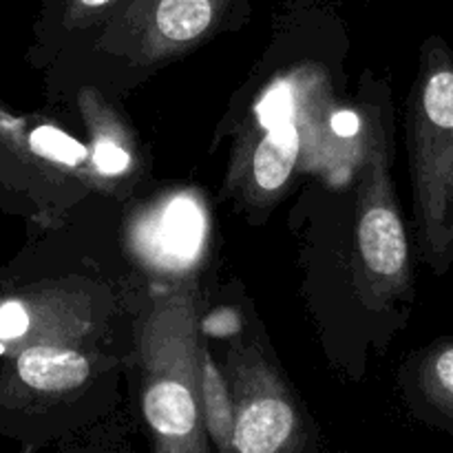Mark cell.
I'll return each mask as SVG.
<instances>
[{"mask_svg": "<svg viewBox=\"0 0 453 453\" xmlns=\"http://www.w3.org/2000/svg\"><path fill=\"white\" fill-rule=\"evenodd\" d=\"M202 407L203 425L211 432L217 449H233L234 403L230 398L228 385L224 383L206 349L202 354Z\"/></svg>", "mask_w": 453, "mask_h": 453, "instance_id": "obj_11", "label": "cell"}, {"mask_svg": "<svg viewBox=\"0 0 453 453\" xmlns=\"http://www.w3.org/2000/svg\"><path fill=\"white\" fill-rule=\"evenodd\" d=\"M206 237V219L195 199L180 195L144 219L140 248L164 268H186L195 261Z\"/></svg>", "mask_w": 453, "mask_h": 453, "instance_id": "obj_6", "label": "cell"}, {"mask_svg": "<svg viewBox=\"0 0 453 453\" xmlns=\"http://www.w3.org/2000/svg\"><path fill=\"white\" fill-rule=\"evenodd\" d=\"M418 246L434 274L453 264V51L427 40L407 115Z\"/></svg>", "mask_w": 453, "mask_h": 453, "instance_id": "obj_1", "label": "cell"}, {"mask_svg": "<svg viewBox=\"0 0 453 453\" xmlns=\"http://www.w3.org/2000/svg\"><path fill=\"white\" fill-rule=\"evenodd\" d=\"M416 389L432 418L453 432V339L425 349L416 365Z\"/></svg>", "mask_w": 453, "mask_h": 453, "instance_id": "obj_10", "label": "cell"}, {"mask_svg": "<svg viewBox=\"0 0 453 453\" xmlns=\"http://www.w3.org/2000/svg\"><path fill=\"white\" fill-rule=\"evenodd\" d=\"M29 330V312L20 301L0 305V341H16Z\"/></svg>", "mask_w": 453, "mask_h": 453, "instance_id": "obj_14", "label": "cell"}, {"mask_svg": "<svg viewBox=\"0 0 453 453\" xmlns=\"http://www.w3.org/2000/svg\"><path fill=\"white\" fill-rule=\"evenodd\" d=\"M80 104L87 115L84 119H88V127H91L93 171L100 173L104 180L122 177L133 166V150L122 122L118 119V115L111 113L109 106H102L100 97L93 96L91 91L82 93Z\"/></svg>", "mask_w": 453, "mask_h": 453, "instance_id": "obj_9", "label": "cell"}, {"mask_svg": "<svg viewBox=\"0 0 453 453\" xmlns=\"http://www.w3.org/2000/svg\"><path fill=\"white\" fill-rule=\"evenodd\" d=\"M357 248L365 277L376 290L388 295L410 290V242L379 144L372 146L363 168Z\"/></svg>", "mask_w": 453, "mask_h": 453, "instance_id": "obj_4", "label": "cell"}, {"mask_svg": "<svg viewBox=\"0 0 453 453\" xmlns=\"http://www.w3.org/2000/svg\"><path fill=\"white\" fill-rule=\"evenodd\" d=\"M301 420L295 403L265 363L234 367L233 451L279 453L299 449Z\"/></svg>", "mask_w": 453, "mask_h": 453, "instance_id": "obj_5", "label": "cell"}, {"mask_svg": "<svg viewBox=\"0 0 453 453\" xmlns=\"http://www.w3.org/2000/svg\"><path fill=\"white\" fill-rule=\"evenodd\" d=\"M332 127L339 135H354L357 133V115L352 113H341L332 119Z\"/></svg>", "mask_w": 453, "mask_h": 453, "instance_id": "obj_15", "label": "cell"}, {"mask_svg": "<svg viewBox=\"0 0 453 453\" xmlns=\"http://www.w3.org/2000/svg\"><path fill=\"white\" fill-rule=\"evenodd\" d=\"M237 0H131L106 22V38H122L124 51L142 65L190 51L219 29Z\"/></svg>", "mask_w": 453, "mask_h": 453, "instance_id": "obj_3", "label": "cell"}, {"mask_svg": "<svg viewBox=\"0 0 453 453\" xmlns=\"http://www.w3.org/2000/svg\"><path fill=\"white\" fill-rule=\"evenodd\" d=\"M131 0H62V22L66 29H88L106 25Z\"/></svg>", "mask_w": 453, "mask_h": 453, "instance_id": "obj_13", "label": "cell"}, {"mask_svg": "<svg viewBox=\"0 0 453 453\" xmlns=\"http://www.w3.org/2000/svg\"><path fill=\"white\" fill-rule=\"evenodd\" d=\"M29 146L38 157L49 159L58 166L66 168H82L84 164L91 162V150L80 144L75 137L66 135L65 131L56 127H38L29 135Z\"/></svg>", "mask_w": 453, "mask_h": 453, "instance_id": "obj_12", "label": "cell"}, {"mask_svg": "<svg viewBox=\"0 0 453 453\" xmlns=\"http://www.w3.org/2000/svg\"><path fill=\"white\" fill-rule=\"evenodd\" d=\"M18 376L27 388L42 394H65L82 388L91 376V361L65 345H31L18 354Z\"/></svg>", "mask_w": 453, "mask_h": 453, "instance_id": "obj_7", "label": "cell"}, {"mask_svg": "<svg viewBox=\"0 0 453 453\" xmlns=\"http://www.w3.org/2000/svg\"><path fill=\"white\" fill-rule=\"evenodd\" d=\"M299 159V128L290 113L265 122V135L248 157L252 188L259 195H274L288 184Z\"/></svg>", "mask_w": 453, "mask_h": 453, "instance_id": "obj_8", "label": "cell"}, {"mask_svg": "<svg viewBox=\"0 0 453 453\" xmlns=\"http://www.w3.org/2000/svg\"><path fill=\"white\" fill-rule=\"evenodd\" d=\"M197 310L190 292L155 305L142 334V411L159 451H206Z\"/></svg>", "mask_w": 453, "mask_h": 453, "instance_id": "obj_2", "label": "cell"}]
</instances>
